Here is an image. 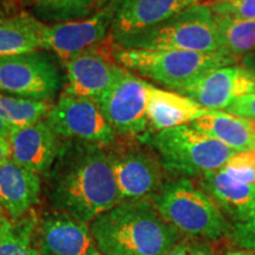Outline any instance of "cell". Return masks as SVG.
I'll use <instances>...</instances> for the list:
<instances>
[{
  "instance_id": "17",
  "label": "cell",
  "mask_w": 255,
  "mask_h": 255,
  "mask_svg": "<svg viewBox=\"0 0 255 255\" xmlns=\"http://www.w3.org/2000/svg\"><path fill=\"white\" fill-rule=\"evenodd\" d=\"M145 89L149 132L188 126L212 113L180 92L157 88L146 81Z\"/></svg>"
},
{
  "instance_id": "29",
  "label": "cell",
  "mask_w": 255,
  "mask_h": 255,
  "mask_svg": "<svg viewBox=\"0 0 255 255\" xmlns=\"http://www.w3.org/2000/svg\"><path fill=\"white\" fill-rule=\"evenodd\" d=\"M163 255H214V251L206 241L188 239L178 242Z\"/></svg>"
},
{
  "instance_id": "19",
  "label": "cell",
  "mask_w": 255,
  "mask_h": 255,
  "mask_svg": "<svg viewBox=\"0 0 255 255\" xmlns=\"http://www.w3.org/2000/svg\"><path fill=\"white\" fill-rule=\"evenodd\" d=\"M191 126L234 151L255 149V124L252 120L226 111H212Z\"/></svg>"
},
{
  "instance_id": "15",
  "label": "cell",
  "mask_w": 255,
  "mask_h": 255,
  "mask_svg": "<svg viewBox=\"0 0 255 255\" xmlns=\"http://www.w3.org/2000/svg\"><path fill=\"white\" fill-rule=\"evenodd\" d=\"M8 138L11 142L12 161L41 177L49 173L64 142L46 119L13 130Z\"/></svg>"
},
{
  "instance_id": "21",
  "label": "cell",
  "mask_w": 255,
  "mask_h": 255,
  "mask_svg": "<svg viewBox=\"0 0 255 255\" xmlns=\"http://www.w3.org/2000/svg\"><path fill=\"white\" fill-rule=\"evenodd\" d=\"M199 186L233 219L255 203V184L237 182L222 168L199 177Z\"/></svg>"
},
{
  "instance_id": "27",
  "label": "cell",
  "mask_w": 255,
  "mask_h": 255,
  "mask_svg": "<svg viewBox=\"0 0 255 255\" xmlns=\"http://www.w3.org/2000/svg\"><path fill=\"white\" fill-rule=\"evenodd\" d=\"M233 238L242 251H255V203L234 219Z\"/></svg>"
},
{
  "instance_id": "9",
  "label": "cell",
  "mask_w": 255,
  "mask_h": 255,
  "mask_svg": "<svg viewBox=\"0 0 255 255\" xmlns=\"http://www.w3.org/2000/svg\"><path fill=\"white\" fill-rule=\"evenodd\" d=\"M45 119L63 139H78L108 148L119 138L98 103L68 92H60Z\"/></svg>"
},
{
  "instance_id": "41",
  "label": "cell",
  "mask_w": 255,
  "mask_h": 255,
  "mask_svg": "<svg viewBox=\"0 0 255 255\" xmlns=\"http://www.w3.org/2000/svg\"><path fill=\"white\" fill-rule=\"evenodd\" d=\"M254 124H255V121H254Z\"/></svg>"
},
{
  "instance_id": "8",
  "label": "cell",
  "mask_w": 255,
  "mask_h": 255,
  "mask_svg": "<svg viewBox=\"0 0 255 255\" xmlns=\"http://www.w3.org/2000/svg\"><path fill=\"white\" fill-rule=\"evenodd\" d=\"M121 200H152L163 187L165 170L154 149L136 137H121L108 146Z\"/></svg>"
},
{
  "instance_id": "22",
  "label": "cell",
  "mask_w": 255,
  "mask_h": 255,
  "mask_svg": "<svg viewBox=\"0 0 255 255\" xmlns=\"http://www.w3.org/2000/svg\"><path fill=\"white\" fill-rule=\"evenodd\" d=\"M37 225L33 210L17 222L0 219V255H40L33 245Z\"/></svg>"
},
{
  "instance_id": "31",
  "label": "cell",
  "mask_w": 255,
  "mask_h": 255,
  "mask_svg": "<svg viewBox=\"0 0 255 255\" xmlns=\"http://www.w3.org/2000/svg\"><path fill=\"white\" fill-rule=\"evenodd\" d=\"M11 142L8 137L0 136V165L11 159Z\"/></svg>"
},
{
  "instance_id": "24",
  "label": "cell",
  "mask_w": 255,
  "mask_h": 255,
  "mask_svg": "<svg viewBox=\"0 0 255 255\" xmlns=\"http://www.w3.org/2000/svg\"><path fill=\"white\" fill-rule=\"evenodd\" d=\"M98 0H34L28 13L47 25L87 18L97 11Z\"/></svg>"
},
{
  "instance_id": "39",
  "label": "cell",
  "mask_w": 255,
  "mask_h": 255,
  "mask_svg": "<svg viewBox=\"0 0 255 255\" xmlns=\"http://www.w3.org/2000/svg\"><path fill=\"white\" fill-rule=\"evenodd\" d=\"M199 1H206L207 2V1H210V0H199Z\"/></svg>"
},
{
  "instance_id": "14",
  "label": "cell",
  "mask_w": 255,
  "mask_h": 255,
  "mask_svg": "<svg viewBox=\"0 0 255 255\" xmlns=\"http://www.w3.org/2000/svg\"><path fill=\"white\" fill-rule=\"evenodd\" d=\"M40 255H102L92 238L90 226L64 213H45L36 229Z\"/></svg>"
},
{
  "instance_id": "36",
  "label": "cell",
  "mask_w": 255,
  "mask_h": 255,
  "mask_svg": "<svg viewBox=\"0 0 255 255\" xmlns=\"http://www.w3.org/2000/svg\"><path fill=\"white\" fill-rule=\"evenodd\" d=\"M223 255H255V251H232Z\"/></svg>"
},
{
  "instance_id": "12",
  "label": "cell",
  "mask_w": 255,
  "mask_h": 255,
  "mask_svg": "<svg viewBox=\"0 0 255 255\" xmlns=\"http://www.w3.org/2000/svg\"><path fill=\"white\" fill-rule=\"evenodd\" d=\"M146 101L144 79L126 70L98 105L117 135L139 138L149 132Z\"/></svg>"
},
{
  "instance_id": "10",
  "label": "cell",
  "mask_w": 255,
  "mask_h": 255,
  "mask_svg": "<svg viewBox=\"0 0 255 255\" xmlns=\"http://www.w3.org/2000/svg\"><path fill=\"white\" fill-rule=\"evenodd\" d=\"M65 87L63 91L98 103L126 72L113 56V43H104L82 51L63 64Z\"/></svg>"
},
{
  "instance_id": "13",
  "label": "cell",
  "mask_w": 255,
  "mask_h": 255,
  "mask_svg": "<svg viewBox=\"0 0 255 255\" xmlns=\"http://www.w3.org/2000/svg\"><path fill=\"white\" fill-rule=\"evenodd\" d=\"M180 94L209 111L227 110L238 98L255 94V75L241 64L222 66L201 76Z\"/></svg>"
},
{
  "instance_id": "35",
  "label": "cell",
  "mask_w": 255,
  "mask_h": 255,
  "mask_svg": "<svg viewBox=\"0 0 255 255\" xmlns=\"http://www.w3.org/2000/svg\"><path fill=\"white\" fill-rule=\"evenodd\" d=\"M7 1L11 4L13 8H17L20 6V7H30V6L33 4L34 0H7Z\"/></svg>"
},
{
  "instance_id": "2",
  "label": "cell",
  "mask_w": 255,
  "mask_h": 255,
  "mask_svg": "<svg viewBox=\"0 0 255 255\" xmlns=\"http://www.w3.org/2000/svg\"><path fill=\"white\" fill-rule=\"evenodd\" d=\"M89 226L102 255H163L183 240L151 200L123 201Z\"/></svg>"
},
{
  "instance_id": "38",
  "label": "cell",
  "mask_w": 255,
  "mask_h": 255,
  "mask_svg": "<svg viewBox=\"0 0 255 255\" xmlns=\"http://www.w3.org/2000/svg\"><path fill=\"white\" fill-rule=\"evenodd\" d=\"M4 218V210H2L1 207H0V219Z\"/></svg>"
},
{
  "instance_id": "1",
  "label": "cell",
  "mask_w": 255,
  "mask_h": 255,
  "mask_svg": "<svg viewBox=\"0 0 255 255\" xmlns=\"http://www.w3.org/2000/svg\"><path fill=\"white\" fill-rule=\"evenodd\" d=\"M43 190L53 212L88 225L122 202L107 148L78 139H64Z\"/></svg>"
},
{
  "instance_id": "5",
  "label": "cell",
  "mask_w": 255,
  "mask_h": 255,
  "mask_svg": "<svg viewBox=\"0 0 255 255\" xmlns=\"http://www.w3.org/2000/svg\"><path fill=\"white\" fill-rule=\"evenodd\" d=\"M115 46L123 49L222 52L216 15L208 2L197 1L161 24L126 37Z\"/></svg>"
},
{
  "instance_id": "30",
  "label": "cell",
  "mask_w": 255,
  "mask_h": 255,
  "mask_svg": "<svg viewBox=\"0 0 255 255\" xmlns=\"http://www.w3.org/2000/svg\"><path fill=\"white\" fill-rule=\"evenodd\" d=\"M226 113L255 121V94L242 96L229 105Z\"/></svg>"
},
{
  "instance_id": "34",
  "label": "cell",
  "mask_w": 255,
  "mask_h": 255,
  "mask_svg": "<svg viewBox=\"0 0 255 255\" xmlns=\"http://www.w3.org/2000/svg\"><path fill=\"white\" fill-rule=\"evenodd\" d=\"M12 11H13V7H12L7 0H0V17L8 15Z\"/></svg>"
},
{
  "instance_id": "16",
  "label": "cell",
  "mask_w": 255,
  "mask_h": 255,
  "mask_svg": "<svg viewBox=\"0 0 255 255\" xmlns=\"http://www.w3.org/2000/svg\"><path fill=\"white\" fill-rule=\"evenodd\" d=\"M199 0H115V14L109 40L123 38L161 24Z\"/></svg>"
},
{
  "instance_id": "26",
  "label": "cell",
  "mask_w": 255,
  "mask_h": 255,
  "mask_svg": "<svg viewBox=\"0 0 255 255\" xmlns=\"http://www.w3.org/2000/svg\"><path fill=\"white\" fill-rule=\"evenodd\" d=\"M222 169L237 182L255 184V149L237 151Z\"/></svg>"
},
{
  "instance_id": "20",
  "label": "cell",
  "mask_w": 255,
  "mask_h": 255,
  "mask_svg": "<svg viewBox=\"0 0 255 255\" xmlns=\"http://www.w3.org/2000/svg\"><path fill=\"white\" fill-rule=\"evenodd\" d=\"M44 25L28 12L0 17V58L43 50Z\"/></svg>"
},
{
  "instance_id": "18",
  "label": "cell",
  "mask_w": 255,
  "mask_h": 255,
  "mask_svg": "<svg viewBox=\"0 0 255 255\" xmlns=\"http://www.w3.org/2000/svg\"><path fill=\"white\" fill-rule=\"evenodd\" d=\"M43 193L41 176L14 163L0 165V207L11 221L17 222L39 202Z\"/></svg>"
},
{
  "instance_id": "3",
  "label": "cell",
  "mask_w": 255,
  "mask_h": 255,
  "mask_svg": "<svg viewBox=\"0 0 255 255\" xmlns=\"http://www.w3.org/2000/svg\"><path fill=\"white\" fill-rule=\"evenodd\" d=\"M151 201L162 218L189 239L219 241L231 233L221 207L190 178L167 180Z\"/></svg>"
},
{
  "instance_id": "28",
  "label": "cell",
  "mask_w": 255,
  "mask_h": 255,
  "mask_svg": "<svg viewBox=\"0 0 255 255\" xmlns=\"http://www.w3.org/2000/svg\"><path fill=\"white\" fill-rule=\"evenodd\" d=\"M208 5L216 15L221 17L255 19V0H221L208 1Z\"/></svg>"
},
{
  "instance_id": "7",
  "label": "cell",
  "mask_w": 255,
  "mask_h": 255,
  "mask_svg": "<svg viewBox=\"0 0 255 255\" xmlns=\"http://www.w3.org/2000/svg\"><path fill=\"white\" fill-rule=\"evenodd\" d=\"M64 65L45 50L0 58V92L26 100L50 102L65 87Z\"/></svg>"
},
{
  "instance_id": "37",
  "label": "cell",
  "mask_w": 255,
  "mask_h": 255,
  "mask_svg": "<svg viewBox=\"0 0 255 255\" xmlns=\"http://www.w3.org/2000/svg\"><path fill=\"white\" fill-rule=\"evenodd\" d=\"M109 1H110V0H98V1H97V9L102 8L103 6L107 5Z\"/></svg>"
},
{
  "instance_id": "33",
  "label": "cell",
  "mask_w": 255,
  "mask_h": 255,
  "mask_svg": "<svg viewBox=\"0 0 255 255\" xmlns=\"http://www.w3.org/2000/svg\"><path fill=\"white\" fill-rule=\"evenodd\" d=\"M13 127L9 126L8 123H6L5 121L0 119V136L1 137H9L11 133L13 132Z\"/></svg>"
},
{
  "instance_id": "4",
  "label": "cell",
  "mask_w": 255,
  "mask_h": 255,
  "mask_svg": "<svg viewBox=\"0 0 255 255\" xmlns=\"http://www.w3.org/2000/svg\"><path fill=\"white\" fill-rule=\"evenodd\" d=\"M113 56L129 72L176 92L212 70L239 63L238 59L221 52L123 49L115 45Z\"/></svg>"
},
{
  "instance_id": "6",
  "label": "cell",
  "mask_w": 255,
  "mask_h": 255,
  "mask_svg": "<svg viewBox=\"0 0 255 255\" xmlns=\"http://www.w3.org/2000/svg\"><path fill=\"white\" fill-rule=\"evenodd\" d=\"M138 139L154 149L165 173L176 177L199 178L219 170L237 152L191 124L148 132Z\"/></svg>"
},
{
  "instance_id": "40",
  "label": "cell",
  "mask_w": 255,
  "mask_h": 255,
  "mask_svg": "<svg viewBox=\"0 0 255 255\" xmlns=\"http://www.w3.org/2000/svg\"><path fill=\"white\" fill-rule=\"evenodd\" d=\"M210 1H221V0H210ZM208 2V1H207Z\"/></svg>"
},
{
  "instance_id": "23",
  "label": "cell",
  "mask_w": 255,
  "mask_h": 255,
  "mask_svg": "<svg viewBox=\"0 0 255 255\" xmlns=\"http://www.w3.org/2000/svg\"><path fill=\"white\" fill-rule=\"evenodd\" d=\"M216 24L223 53L240 60L241 57L255 52V19L216 15Z\"/></svg>"
},
{
  "instance_id": "25",
  "label": "cell",
  "mask_w": 255,
  "mask_h": 255,
  "mask_svg": "<svg viewBox=\"0 0 255 255\" xmlns=\"http://www.w3.org/2000/svg\"><path fill=\"white\" fill-rule=\"evenodd\" d=\"M53 103L26 100L0 92V119L14 130L32 126L45 119Z\"/></svg>"
},
{
  "instance_id": "11",
  "label": "cell",
  "mask_w": 255,
  "mask_h": 255,
  "mask_svg": "<svg viewBox=\"0 0 255 255\" xmlns=\"http://www.w3.org/2000/svg\"><path fill=\"white\" fill-rule=\"evenodd\" d=\"M115 14V0L87 18L44 25L43 50L52 52L63 64L89 47L109 39Z\"/></svg>"
},
{
  "instance_id": "32",
  "label": "cell",
  "mask_w": 255,
  "mask_h": 255,
  "mask_svg": "<svg viewBox=\"0 0 255 255\" xmlns=\"http://www.w3.org/2000/svg\"><path fill=\"white\" fill-rule=\"evenodd\" d=\"M239 63L255 75V52L248 53V55L241 57L240 60H239Z\"/></svg>"
}]
</instances>
